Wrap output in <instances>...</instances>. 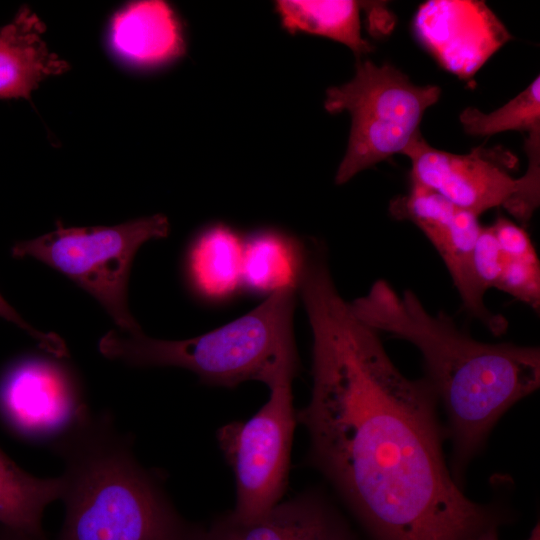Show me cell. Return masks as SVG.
Segmentation results:
<instances>
[{
  "mask_svg": "<svg viewBox=\"0 0 540 540\" xmlns=\"http://www.w3.org/2000/svg\"><path fill=\"white\" fill-rule=\"evenodd\" d=\"M299 291L313 336L311 396L296 411L305 462L370 539L467 540L505 522L503 509L472 501L453 478L428 379L399 371L328 270L308 272Z\"/></svg>",
  "mask_w": 540,
  "mask_h": 540,
  "instance_id": "1",
  "label": "cell"
},
{
  "mask_svg": "<svg viewBox=\"0 0 540 540\" xmlns=\"http://www.w3.org/2000/svg\"><path fill=\"white\" fill-rule=\"evenodd\" d=\"M348 304L368 327L407 340L421 352L426 378L447 416L449 469L462 486L468 464L500 417L539 388V348L478 341L443 312L430 314L413 291L399 296L382 279Z\"/></svg>",
  "mask_w": 540,
  "mask_h": 540,
  "instance_id": "2",
  "label": "cell"
},
{
  "mask_svg": "<svg viewBox=\"0 0 540 540\" xmlns=\"http://www.w3.org/2000/svg\"><path fill=\"white\" fill-rule=\"evenodd\" d=\"M53 446L65 467L57 540H206V526L180 515L110 416L87 413Z\"/></svg>",
  "mask_w": 540,
  "mask_h": 540,
  "instance_id": "3",
  "label": "cell"
},
{
  "mask_svg": "<svg viewBox=\"0 0 540 540\" xmlns=\"http://www.w3.org/2000/svg\"><path fill=\"white\" fill-rule=\"evenodd\" d=\"M297 291L274 292L247 314L190 339L109 331L100 339L99 351L132 366L184 368L206 385L234 388L259 381L271 388L300 373L293 329Z\"/></svg>",
  "mask_w": 540,
  "mask_h": 540,
  "instance_id": "4",
  "label": "cell"
},
{
  "mask_svg": "<svg viewBox=\"0 0 540 540\" xmlns=\"http://www.w3.org/2000/svg\"><path fill=\"white\" fill-rule=\"evenodd\" d=\"M440 95V87L415 85L391 65L358 62L353 79L329 88L324 103L328 112L347 110L352 118L336 184H344L360 171L402 153L420 131L425 111Z\"/></svg>",
  "mask_w": 540,
  "mask_h": 540,
  "instance_id": "5",
  "label": "cell"
},
{
  "mask_svg": "<svg viewBox=\"0 0 540 540\" xmlns=\"http://www.w3.org/2000/svg\"><path fill=\"white\" fill-rule=\"evenodd\" d=\"M169 222L163 215L116 226L65 228L12 247L17 258L31 257L61 272L107 310L122 332L141 333L127 304V284L133 258L142 244L165 238Z\"/></svg>",
  "mask_w": 540,
  "mask_h": 540,
  "instance_id": "6",
  "label": "cell"
},
{
  "mask_svg": "<svg viewBox=\"0 0 540 540\" xmlns=\"http://www.w3.org/2000/svg\"><path fill=\"white\" fill-rule=\"evenodd\" d=\"M525 151L529 164L520 178L512 177L504 164L483 150L464 155L438 150L420 131L402 154L411 161V183L477 216L501 206L526 226L540 203V131L528 134Z\"/></svg>",
  "mask_w": 540,
  "mask_h": 540,
  "instance_id": "7",
  "label": "cell"
},
{
  "mask_svg": "<svg viewBox=\"0 0 540 540\" xmlns=\"http://www.w3.org/2000/svg\"><path fill=\"white\" fill-rule=\"evenodd\" d=\"M267 402L249 419L233 421L216 432L218 446L231 467L236 487L231 515L254 520L279 503L288 486L296 411L292 381L271 388Z\"/></svg>",
  "mask_w": 540,
  "mask_h": 540,
  "instance_id": "8",
  "label": "cell"
},
{
  "mask_svg": "<svg viewBox=\"0 0 540 540\" xmlns=\"http://www.w3.org/2000/svg\"><path fill=\"white\" fill-rule=\"evenodd\" d=\"M389 211L394 218L415 224L429 239L445 263L465 310L493 334L504 333L507 320L486 307V291L474 271V248L483 227L479 216L414 183L407 194L391 201Z\"/></svg>",
  "mask_w": 540,
  "mask_h": 540,
  "instance_id": "9",
  "label": "cell"
},
{
  "mask_svg": "<svg viewBox=\"0 0 540 540\" xmlns=\"http://www.w3.org/2000/svg\"><path fill=\"white\" fill-rule=\"evenodd\" d=\"M87 413L72 378L54 361L22 358L0 377V416L23 438L56 442Z\"/></svg>",
  "mask_w": 540,
  "mask_h": 540,
  "instance_id": "10",
  "label": "cell"
},
{
  "mask_svg": "<svg viewBox=\"0 0 540 540\" xmlns=\"http://www.w3.org/2000/svg\"><path fill=\"white\" fill-rule=\"evenodd\" d=\"M413 28L438 63L472 77L511 35L483 1L431 0L419 6Z\"/></svg>",
  "mask_w": 540,
  "mask_h": 540,
  "instance_id": "11",
  "label": "cell"
},
{
  "mask_svg": "<svg viewBox=\"0 0 540 540\" xmlns=\"http://www.w3.org/2000/svg\"><path fill=\"white\" fill-rule=\"evenodd\" d=\"M206 540H357L341 512L320 488L279 502L262 516L240 521L230 512L206 526Z\"/></svg>",
  "mask_w": 540,
  "mask_h": 540,
  "instance_id": "12",
  "label": "cell"
},
{
  "mask_svg": "<svg viewBox=\"0 0 540 540\" xmlns=\"http://www.w3.org/2000/svg\"><path fill=\"white\" fill-rule=\"evenodd\" d=\"M473 266L482 288H497L536 311L540 308V263L526 230L505 217L483 226Z\"/></svg>",
  "mask_w": 540,
  "mask_h": 540,
  "instance_id": "13",
  "label": "cell"
},
{
  "mask_svg": "<svg viewBox=\"0 0 540 540\" xmlns=\"http://www.w3.org/2000/svg\"><path fill=\"white\" fill-rule=\"evenodd\" d=\"M44 32L42 20L26 6L0 27V98H29L43 80L69 69L49 50Z\"/></svg>",
  "mask_w": 540,
  "mask_h": 540,
  "instance_id": "14",
  "label": "cell"
},
{
  "mask_svg": "<svg viewBox=\"0 0 540 540\" xmlns=\"http://www.w3.org/2000/svg\"><path fill=\"white\" fill-rule=\"evenodd\" d=\"M110 42L115 53L138 66H156L179 57L184 51L180 23L164 1L127 4L112 19Z\"/></svg>",
  "mask_w": 540,
  "mask_h": 540,
  "instance_id": "15",
  "label": "cell"
},
{
  "mask_svg": "<svg viewBox=\"0 0 540 540\" xmlns=\"http://www.w3.org/2000/svg\"><path fill=\"white\" fill-rule=\"evenodd\" d=\"M243 242L224 225L212 226L196 238L188 254V273L199 295L223 300L242 286Z\"/></svg>",
  "mask_w": 540,
  "mask_h": 540,
  "instance_id": "16",
  "label": "cell"
},
{
  "mask_svg": "<svg viewBox=\"0 0 540 540\" xmlns=\"http://www.w3.org/2000/svg\"><path fill=\"white\" fill-rule=\"evenodd\" d=\"M306 246L276 231L253 234L243 242L242 286L268 295L298 290Z\"/></svg>",
  "mask_w": 540,
  "mask_h": 540,
  "instance_id": "17",
  "label": "cell"
},
{
  "mask_svg": "<svg viewBox=\"0 0 540 540\" xmlns=\"http://www.w3.org/2000/svg\"><path fill=\"white\" fill-rule=\"evenodd\" d=\"M61 478H38L17 466L0 449V525L33 540H47L42 526L48 504L60 499Z\"/></svg>",
  "mask_w": 540,
  "mask_h": 540,
  "instance_id": "18",
  "label": "cell"
},
{
  "mask_svg": "<svg viewBox=\"0 0 540 540\" xmlns=\"http://www.w3.org/2000/svg\"><path fill=\"white\" fill-rule=\"evenodd\" d=\"M276 9L284 28L331 38L356 55L369 53L370 43L361 35L360 4L356 1L281 0Z\"/></svg>",
  "mask_w": 540,
  "mask_h": 540,
  "instance_id": "19",
  "label": "cell"
},
{
  "mask_svg": "<svg viewBox=\"0 0 540 540\" xmlns=\"http://www.w3.org/2000/svg\"><path fill=\"white\" fill-rule=\"evenodd\" d=\"M460 122L466 133L488 136L516 130L530 133L540 130V78L499 109L488 114L468 107L460 114Z\"/></svg>",
  "mask_w": 540,
  "mask_h": 540,
  "instance_id": "20",
  "label": "cell"
},
{
  "mask_svg": "<svg viewBox=\"0 0 540 540\" xmlns=\"http://www.w3.org/2000/svg\"><path fill=\"white\" fill-rule=\"evenodd\" d=\"M0 317L15 324L19 328L26 331L30 336L46 351L56 357H62L67 354V349L62 339L54 333H43L29 325L17 311L8 304V302L0 294Z\"/></svg>",
  "mask_w": 540,
  "mask_h": 540,
  "instance_id": "21",
  "label": "cell"
},
{
  "mask_svg": "<svg viewBox=\"0 0 540 540\" xmlns=\"http://www.w3.org/2000/svg\"><path fill=\"white\" fill-rule=\"evenodd\" d=\"M497 528L496 526L487 528L483 530L482 532L470 537L467 540H499L497 535ZM527 540H540V525L539 523L536 524V526L533 528V530L530 533V536Z\"/></svg>",
  "mask_w": 540,
  "mask_h": 540,
  "instance_id": "22",
  "label": "cell"
},
{
  "mask_svg": "<svg viewBox=\"0 0 540 540\" xmlns=\"http://www.w3.org/2000/svg\"><path fill=\"white\" fill-rule=\"evenodd\" d=\"M0 540H33V539L14 529L0 525Z\"/></svg>",
  "mask_w": 540,
  "mask_h": 540,
  "instance_id": "23",
  "label": "cell"
}]
</instances>
